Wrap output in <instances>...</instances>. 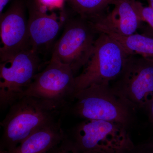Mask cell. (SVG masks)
<instances>
[{"label": "cell", "mask_w": 153, "mask_h": 153, "mask_svg": "<svg viewBox=\"0 0 153 153\" xmlns=\"http://www.w3.org/2000/svg\"><path fill=\"white\" fill-rule=\"evenodd\" d=\"M128 129L112 122L84 120L64 131L60 146L71 153H129L135 147Z\"/></svg>", "instance_id": "obj_1"}, {"label": "cell", "mask_w": 153, "mask_h": 153, "mask_svg": "<svg viewBox=\"0 0 153 153\" xmlns=\"http://www.w3.org/2000/svg\"><path fill=\"white\" fill-rule=\"evenodd\" d=\"M60 111L36 97H22L10 107L1 122L0 153L13 150L34 132L56 121Z\"/></svg>", "instance_id": "obj_2"}, {"label": "cell", "mask_w": 153, "mask_h": 153, "mask_svg": "<svg viewBox=\"0 0 153 153\" xmlns=\"http://www.w3.org/2000/svg\"><path fill=\"white\" fill-rule=\"evenodd\" d=\"M72 102L67 109L83 120L112 122L127 128L134 120V110L115 93L110 84H94L79 90Z\"/></svg>", "instance_id": "obj_3"}, {"label": "cell", "mask_w": 153, "mask_h": 153, "mask_svg": "<svg viewBox=\"0 0 153 153\" xmlns=\"http://www.w3.org/2000/svg\"><path fill=\"white\" fill-rule=\"evenodd\" d=\"M70 66L51 57L23 94L41 100L60 111L66 110L76 93L75 76Z\"/></svg>", "instance_id": "obj_4"}, {"label": "cell", "mask_w": 153, "mask_h": 153, "mask_svg": "<svg viewBox=\"0 0 153 153\" xmlns=\"http://www.w3.org/2000/svg\"><path fill=\"white\" fill-rule=\"evenodd\" d=\"M128 54L106 33H99L92 56L75 77L76 93L94 84H110L120 75ZM76 94V93H75Z\"/></svg>", "instance_id": "obj_5"}, {"label": "cell", "mask_w": 153, "mask_h": 153, "mask_svg": "<svg viewBox=\"0 0 153 153\" xmlns=\"http://www.w3.org/2000/svg\"><path fill=\"white\" fill-rule=\"evenodd\" d=\"M97 34H99L91 22L80 17L68 18L53 47L52 57L70 66L75 75L92 56Z\"/></svg>", "instance_id": "obj_6"}, {"label": "cell", "mask_w": 153, "mask_h": 153, "mask_svg": "<svg viewBox=\"0 0 153 153\" xmlns=\"http://www.w3.org/2000/svg\"><path fill=\"white\" fill-rule=\"evenodd\" d=\"M111 86L134 110L148 109L153 99V63L137 55L127 57L122 71Z\"/></svg>", "instance_id": "obj_7"}, {"label": "cell", "mask_w": 153, "mask_h": 153, "mask_svg": "<svg viewBox=\"0 0 153 153\" xmlns=\"http://www.w3.org/2000/svg\"><path fill=\"white\" fill-rule=\"evenodd\" d=\"M39 52L30 47L0 64V107L10 108L23 94L39 72Z\"/></svg>", "instance_id": "obj_8"}, {"label": "cell", "mask_w": 153, "mask_h": 153, "mask_svg": "<svg viewBox=\"0 0 153 153\" xmlns=\"http://www.w3.org/2000/svg\"><path fill=\"white\" fill-rule=\"evenodd\" d=\"M1 62L30 48L28 20L21 1H16L0 15Z\"/></svg>", "instance_id": "obj_9"}, {"label": "cell", "mask_w": 153, "mask_h": 153, "mask_svg": "<svg viewBox=\"0 0 153 153\" xmlns=\"http://www.w3.org/2000/svg\"><path fill=\"white\" fill-rule=\"evenodd\" d=\"M65 16L49 13L36 1L33 4L28 20L30 47L39 53L50 47L68 19Z\"/></svg>", "instance_id": "obj_10"}, {"label": "cell", "mask_w": 153, "mask_h": 153, "mask_svg": "<svg viewBox=\"0 0 153 153\" xmlns=\"http://www.w3.org/2000/svg\"><path fill=\"white\" fill-rule=\"evenodd\" d=\"M110 13L92 23L97 33L109 31L123 36L133 35L142 22L134 8L132 0H114Z\"/></svg>", "instance_id": "obj_11"}, {"label": "cell", "mask_w": 153, "mask_h": 153, "mask_svg": "<svg viewBox=\"0 0 153 153\" xmlns=\"http://www.w3.org/2000/svg\"><path fill=\"white\" fill-rule=\"evenodd\" d=\"M60 120L39 129L13 150L4 153H47L59 146L64 136Z\"/></svg>", "instance_id": "obj_12"}, {"label": "cell", "mask_w": 153, "mask_h": 153, "mask_svg": "<svg viewBox=\"0 0 153 153\" xmlns=\"http://www.w3.org/2000/svg\"><path fill=\"white\" fill-rule=\"evenodd\" d=\"M118 42L128 55H137L153 63V38L135 33L123 36L112 32H102Z\"/></svg>", "instance_id": "obj_13"}, {"label": "cell", "mask_w": 153, "mask_h": 153, "mask_svg": "<svg viewBox=\"0 0 153 153\" xmlns=\"http://www.w3.org/2000/svg\"><path fill=\"white\" fill-rule=\"evenodd\" d=\"M74 10L80 18L91 22L104 16V11L114 0H68Z\"/></svg>", "instance_id": "obj_14"}, {"label": "cell", "mask_w": 153, "mask_h": 153, "mask_svg": "<svg viewBox=\"0 0 153 153\" xmlns=\"http://www.w3.org/2000/svg\"><path fill=\"white\" fill-rule=\"evenodd\" d=\"M132 4L142 22L147 23L153 30V10L149 7H145L137 0H132Z\"/></svg>", "instance_id": "obj_15"}, {"label": "cell", "mask_w": 153, "mask_h": 153, "mask_svg": "<svg viewBox=\"0 0 153 153\" xmlns=\"http://www.w3.org/2000/svg\"><path fill=\"white\" fill-rule=\"evenodd\" d=\"M64 0H37L39 5L47 10L60 7L63 4Z\"/></svg>", "instance_id": "obj_16"}, {"label": "cell", "mask_w": 153, "mask_h": 153, "mask_svg": "<svg viewBox=\"0 0 153 153\" xmlns=\"http://www.w3.org/2000/svg\"><path fill=\"white\" fill-rule=\"evenodd\" d=\"M47 153H71L66 152L60 147V146H58L55 147L54 149H52L48 152Z\"/></svg>", "instance_id": "obj_17"}, {"label": "cell", "mask_w": 153, "mask_h": 153, "mask_svg": "<svg viewBox=\"0 0 153 153\" xmlns=\"http://www.w3.org/2000/svg\"><path fill=\"white\" fill-rule=\"evenodd\" d=\"M11 0H0V15L3 13L4 9Z\"/></svg>", "instance_id": "obj_18"}, {"label": "cell", "mask_w": 153, "mask_h": 153, "mask_svg": "<svg viewBox=\"0 0 153 153\" xmlns=\"http://www.w3.org/2000/svg\"><path fill=\"white\" fill-rule=\"evenodd\" d=\"M148 110H149V111L150 120L152 123L153 124V99L150 105L148 108Z\"/></svg>", "instance_id": "obj_19"}, {"label": "cell", "mask_w": 153, "mask_h": 153, "mask_svg": "<svg viewBox=\"0 0 153 153\" xmlns=\"http://www.w3.org/2000/svg\"><path fill=\"white\" fill-rule=\"evenodd\" d=\"M148 3H149V7L153 10V0H147Z\"/></svg>", "instance_id": "obj_20"}, {"label": "cell", "mask_w": 153, "mask_h": 153, "mask_svg": "<svg viewBox=\"0 0 153 153\" xmlns=\"http://www.w3.org/2000/svg\"><path fill=\"white\" fill-rule=\"evenodd\" d=\"M82 153H95L92 152H83Z\"/></svg>", "instance_id": "obj_21"}, {"label": "cell", "mask_w": 153, "mask_h": 153, "mask_svg": "<svg viewBox=\"0 0 153 153\" xmlns=\"http://www.w3.org/2000/svg\"><path fill=\"white\" fill-rule=\"evenodd\" d=\"M151 153H153V149H152V152H151Z\"/></svg>", "instance_id": "obj_22"}]
</instances>
